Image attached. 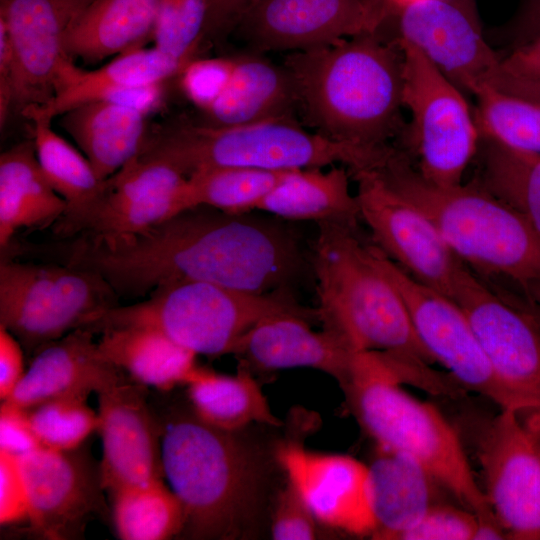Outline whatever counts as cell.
Wrapping results in <instances>:
<instances>
[{
  "mask_svg": "<svg viewBox=\"0 0 540 540\" xmlns=\"http://www.w3.org/2000/svg\"><path fill=\"white\" fill-rule=\"evenodd\" d=\"M254 212L188 208L114 246L80 239L68 264L98 273L126 297L182 280L258 294L289 288L305 264L301 237L287 220Z\"/></svg>",
  "mask_w": 540,
  "mask_h": 540,
  "instance_id": "obj_1",
  "label": "cell"
},
{
  "mask_svg": "<svg viewBox=\"0 0 540 540\" xmlns=\"http://www.w3.org/2000/svg\"><path fill=\"white\" fill-rule=\"evenodd\" d=\"M310 255L318 318L354 351L381 352L402 366L428 393L450 391L449 375L430 367L405 302L373 261L358 222H318Z\"/></svg>",
  "mask_w": 540,
  "mask_h": 540,
  "instance_id": "obj_2",
  "label": "cell"
},
{
  "mask_svg": "<svg viewBox=\"0 0 540 540\" xmlns=\"http://www.w3.org/2000/svg\"><path fill=\"white\" fill-rule=\"evenodd\" d=\"M297 112L329 138L371 150L403 138V50L375 32L289 53ZM400 140V141H401Z\"/></svg>",
  "mask_w": 540,
  "mask_h": 540,
  "instance_id": "obj_3",
  "label": "cell"
},
{
  "mask_svg": "<svg viewBox=\"0 0 540 540\" xmlns=\"http://www.w3.org/2000/svg\"><path fill=\"white\" fill-rule=\"evenodd\" d=\"M374 169L430 218L453 253L479 278L504 280L518 290L540 282V235L473 180L452 187L433 185L398 150Z\"/></svg>",
  "mask_w": 540,
  "mask_h": 540,
  "instance_id": "obj_4",
  "label": "cell"
},
{
  "mask_svg": "<svg viewBox=\"0 0 540 540\" xmlns=\"http://www.w3.org/2000/svg\"><path fill=\"white\" fill-rule=\"evenodd\" d=\"M164 477L182 504L183 532L194 539H234L251 521L262 472L236 432L189 413L159 421Z\"/></svg>",
  "mask_w": 540,
  "mask_h": 540,
  "instance_id": "obj_5",
  "label": "cell"
},
{
  "mask_svg": "<svg viewBox=\"0 0 540 540\" xmlns=\"http://www.w3.org/2000/svg\"><path fill=\"white\" fill-rule=\"evenodd\" d=\"M144 151L166 158L187 177L217 167L290 171L335 164L352 173L378 166L388 154L309 132L295 119L240 126L180 122L151 134Z\"/></svg>",
  "mask_w": 540,
  "mask_h": 540,
  "instance_id": "obj_6",
  "label": "cell"
},
{
  "mask_svg": "<svg viewBox=\"0 0 540 540\" xmlns=\"http://www.w3.org/2000/svg\"><path fill=\"white\" fill-rule=\"evenodd\" d=\"M400 384L388 373L369 371L354 375L342 389L378 448L414 459L479 523L499 524L455 428L434 405L414 398Z\"/></svg>",
  "mask_w": 540,
  "mask_h": 540,
  "instance_id": "obj_7",
  "label": "cell"
},
{
  "mask_svg": "<svg viewBox=\"0 0 540 540\" xmlns=\"http://www.w3.org/2000/svg\"><path fill=\"white\" fill-rule=\"evenodd\" d=\"M283 313L319 321L317 308L301 305L289 288L258 294L182 280L158 286L141 302L107 310L87 328L96 333L116 326H149L196 355L215 357L232 354L258 322Z\"/></svg>",
  "mask_w": 540,
  "mask_h": 540,
  "instance_id": "obj_8",
  "label": "cell"
},
{
  "mask_svg": "<svg viewBox=\"0 0 540 540\" xmlns=\"http://www.w3.org/2000/svg\"><path fill=\"white\" fill-rule=\"evenodd\" d=\"M119 296L98 273L68 264L2 260L0 325L30 353L88 327L118 305Z\"/></svg>",
  "mask_w": 540,
  "mask_h": 540,
  "instance_id": "obj_9",
  "label": "cell"
},
{
  "mask_svg": "<svg viewBox=\"0 0 540 540\" xmlns=\"http://www.w3.org/2000/svg\"><path fill=\"white\" fill-rule=\"evenodd\" d=\"M399 41L403 105L412 119L399 149L429 183L460 185L479 146L476 120L458 87L415 46Z\"/></svg>",
  "mask_w": 540,
  "mask_h": 540,
  "instance_id": "obj_10",
  "label": "cell"
},
{
  "mask_svg": "<svg viewBox=\"0 0 540 540\" xmlns=\"http://www.w3.org/2000/svg\"><path fill=\"white\" fill-rule=\"evenodd\" d=\"M187 178L166 158L144 151L104 180L85 207L63 214L54 230L98 245L120 244L181 212Z\"/></svg>",
  "mask_w": 540,
  "mask_h": 540,
  "instance_id": "obj_11",
  "label": "cell"
},
{
  "mask_svg": "<svg viewBox=\"0 0 540 540\" xmlns=\"http://www.w3.org/2000/svg\"><path fill=\"white\" fill-rule=\"evenodd\" d=\"M369 250L402 296L416 334L434 362L445 367L462 389L487 397L500 409L518 412L459 305L412 278L374 243L369 242Z\"/></svg>",
  "mask_w": 540,
  "mask_h": 540,
  "instance_id": "obj_12",
  "label": "cell"
},
{
  "mask_svg": "<svg viewBox=\"0 0 540 540\" xmlns=\"http://www.w3.org/2000/svg\"><path fill=\"white\" fill-rule=\"evenodd\" d=\"M451 299L465 313L519 414L540 411V328L464 264Z\"/></svg>",
  "mask_w": 540,
  "mask_h": 540,
  "instance_id": "obj_13",
  "label": "cell"
},
{
  "mask_svg": "<svg viewBox=\"0 0 540 540\" xmlns=\"http://www.w3.org/2000/svg\"><path fill=\"white\" fill-rule=\"evenodd\" d=\"M360 219L373 243L408 275L449 298L463 263L416 205L371 168L351 173Z\"/></svg>",
  "mask_w": 540,
  "mask_h": 540,
  "instance_id": "obj_14",
  "label": "cell"
},
{
  "mask_svg": "<svg viewBox=\"0 0 540 540\" xmlns=\"http://www.w3.org/2000/svg\"><path fill=\"white\" fill-rule=\"evenodd\" d=\"M385 17L371 0H256L232 34L251 53H291L376 32Z\"/></svg>",
  "mask_w": 540,
  "mask_h": 540,
  "instance_id": "obj_15",
  "label": "cell"
},
{
  "mask_svg": "<svg viewBox=\"0 0 540 540\" xmlns=\"http://www.w3.org/2000/svg\"><path fill=\"white\" fill-rule=\"evenodd\" d=\"M519 416L501 409L484 424L478 458L484 492L507 538L540 540V454Z\"/></svg>",
  "mask_w": 540,
  "mask_h": 540,
  "instance_id": "obj_16",
  "label": "cell"
},
{
  "mask_svg": "<svg viewBox=\"0 0 540 540\" xmlns=\"http://www.w3.org/2000/svg\"><path fill=\"white\" fill-rule=\"evenodd\" d=\"M401 39L457 87L475 96L494 84L502 58L484 38L471 0H427L398 8Z\"/></svg>",
  "mask_w": 540,
  "mask_h": 540,
  "instance_id": "obj_17",
  "label": "cell"
},
{
  "mask_svg": "<svg viewBox=\"0 0 540 540\" xmlns=\"http://www.w3.org/2000/svg\"><path fill=\"white\" fill-rule=\"evenodd\" d=\"M93 0H0L15 64L13 109L22 113L52 99L58 73L70 59L64 47L73 20Z\"/></svg>",
  "mask_w": 540,
  "mask_h": 540,
  "instance_id": "obj_18",
  "label": "cell"
},
{
  "mask_svg": "<svg viewBox=\"0 0 540 540\" xmlns=\"http://www.w3.org/2000/svg\"><path fill=\"white\" fill-rule=\"evenodd\" d=\"M145 386L127 374L98 397L102 440L101 484L110 494L164 478L159 421L149 408Z\"/></svg>",
  "mask_w": 540,
  "mask_h": 540,
  "instance_id": "obj_19",
  "label": "cell"
},
{
  "mask_svg": "<svg viewBox=\"0 0 540 540\" xmlns=\"http://www.w3.org/2000/svg\"><path fill=\"white\" fill-rule=\"evenodd\" d=\"M186 66L155 46L120 54L96 70H85L68 59L59 70L52 99L21 115L52 122L66 110L95 100L135 106L149 114L162 102L163 83Z\"/></svg>",
  "mask_w": 540,
  "mask_h": 540,
  "instance_id": "obj_20",
  "label": "cell"
},
{
  "mask_svg": "<svg viewBox=\"0 0 540 540\" xmlns=\"http://www.w3.org/2000/svg\"><path fill=\"white\" fill-rule=\"evenodd\" d=\"M39 447L18 458L29 501V521L48 539L76 538L105 507L99 465L79 452Z\"/></svg>",
  "mask_w": 540,
  "mask_h": 540,
  "instance_id": "obj_21",
  "label": "cell"
},
{
  "mask_svg": "<svg viewBox=\"0 0 540 540\" xmlns=\"http://www.w3.org/2000/svg\"><path fill=\"white\" fill-rule=\"evenodd\" d=\"M277 460L308 507L321 522L359 536H372L368 465L339 454H323L287 443Z\"/></svg>",
  "mask_w": 540,
  "mask_h": 540,
  "instance_id": "obj_22",
  "label": "cell"
},
{
  "mask_svg": "<svg viewBox=\"0 0 540 540\" xmlns=\"http://www.w3.org/2000/svg\"><path fill=\"white\" fill-rule=\"evenodd\" d=\"M296 314L269 316L237 343L234 354L250 370L313 368L335 378L341 387L350 379L356 353L341 337Z\"/></svg>",
  "mask_w": 540,
  "mask_h": 540,
  "instance_id": "obj_23",
  "label": "cell"
},
{
  "mask_svg": "<svg viewBox=\"0 0 540 540\" xmlns=\"http://www.w3.org/2000/svg\"><path fill=\"white\" fill-rule=\"evenodd\" d=\"M124 375L102 356L94 332L81 327L37 351L17 387L2 402L28 410L58 398L87 399Z\"/></svg>",
  "mask_w": 540,
  "mask_h": 540,
  "instance_id": "obj_24",
  "label": "cell"
},
{
  "mask_svg": "<svg viewBox=\"0 0 540 540\" xmlns=\"http://www.w3.org/2000/svg\"><path fill=\"white\" fill-rule=\"evenodd\" d=\"M147 116L135 106L95 100L66 110L58 116V124L104 181L146 148L151 135Z\"/></svg>",
  "mask_w": 540,
  "mask_h": 540,
  "instance_id": "obj_25",
  "label": "cell"
},
{
  "mask_svg": "<svg viewBox=\"0 0 540 540\" xmlns=\"http://www.w3.org/2000/svg\"><path fill=\"white\" fill-rule=\"evenodd\" d=\"M201 111L202 124L240 126L294 119L297 106L293 84L285 67L251 53L232 59L226 87Z\"/></svg>",
  "mask_w": 540,
  "mask_h": 540,
  "instance_id": "obj_26",
  "label": "cell"
},
{
  "mask_svg": "<svg viewBox=\"0 0 540 540\" xmlns=\"http://www.w3.org/2000/svg\"><path fill=\"white\" fill-rule=\"evenodd\" d=\"M368 470L373 539L397 540L433 505L442 502L439 491L444 489L402 453L379 448Z\"/></svg>",
  "mask_w": 540,
  "mask_h": 540,
  "instance_id": "obj_27",
  "label": "cell"
},
{
  "mask_svg": "<svg viewBox=\"0 0 540 540\" xmlns=\"http://www.w3.org/2000/svg\"><path fill=\"white\" fill-rule=\"evenodd\" d=\"M159 0H93L71 23L65 52L96 63L153 39Z\"/></svg>",
  "mask_w": 540,
  "mask_h": 540,
  "instance_id": "obj_28",
  "label": "cell"
},
{
  "mask_svg": "<svg viewBox=\"0 0 540 540\" xmlns=\"http://www.w3.org/2000/svg\"><path fill=\"white\" fill-rule=\"evenodd\" d=\"M100 333L102 356L145 387L167 392L187 385L199 367L194 352L155 328L125 325Z\"/></svg>",
  "mask_w": 540,
  "mask_h": 540,
  "instance_id": "obj_29",
  "label": "cell"
},
{
  "mask_svg": "<svg viewBox=\"0 0 540 540\" xmlns=\"http://www.w3.org/2000/svg\"><path fill=\"white\" fill-rule=\"evenodd\" d=\"M66 201L52 188L38 163L32 139L0 155V247L22 228L55 223Z\"/></svg>",
  "mask_w": 540,
  "mask_h": 540,
  "instance_id": "obj_30",
  "label": "cell"
},
{
  "mask_svg": "<svg viewBox=\"0 0 540 540\" xmlns=\"http://www.w3.org/2000/svg\"><path fill=\"white\" fill-rule=\"evenodd\" d=\"M349 169L308 168L290 171L259 205V212L287 221L359 222L356 194L350 189Z\"/></svg>",
  "mask_w": 540,
  "mask_h": 540,
  "instance_id": "obj_31",
  "label": "cell"
},
{
  "mask_svg": "<svg viewBox=\"0 0 540 540\" xmlns=\"http://www.w3.org/2000/svg\"><path fill=\"white\" fill-rule=\"evenodd\" d=\"M192 412L218 429L237 432L250 423L279 427L268 400L251 370L239 364L235 375L198 367L186 385Z\"/></svg>",
  "mask_w": 540,
  "mask_h": 540,
  "instance_id": "obj_32",
  "label": "cell"
},
{
  "mask_svg": "<svg viewBox=\"0 0 540 540\" xmlns=\"http://www.w3.org/2000/svg\"><path fill=\"white\" fill-rule=\"evenodd\" d=\"M472 179L520 214L540 235V153L517 149L480 134Z\"/></svg>",
  "mask_w": 540,
  "mask_h": 540,
  "instance_id": "obj_33",
  "label": "cell"
},
{
  "mask_svg": "<svg viewBox=\"0 0 540 540\" xmlns=\"http://www.w3.org/2000/svg\"><path fill=\"white\" fill-rule=\"evenodd\" d=\"M292 171V170H290ZM290 171L217 167L190 174L182 193V211L207 206L232 214L257 211Z\"/></svg>",
  "mask_w": 540,
  "mask_h": 540,
  "instance_id": "obj_34",
  "label": "cell"
},
{
  "mask_svg": "<svg viewBox=\"0 0 540 540\" xmlns=\"http://www.w3.org/2000/svg\"><path fill=\"white\" fill-rule=\"evenodd\" d=\"M112 518L123 540H166L183 532L181 502L162 480L111 494Z\"/></svg>",
  "mask_w": 540,
  "mask_h": 540,
  "instance_id": "obj_35",
  "label": "cell"
},
{
  "mask_svg": "<svg viewBox=\"0 0 540 540\" xmlns=\"http://www.w3.org/2000/svg\"><path fill=\"white\" fill-rule=\"evenodd\" d=\"M29 121L41 170L67 203L64 214L82 209L97 196L104 181L99 180L86 156L52 129L51 121Z\"/></svg>",
  "mask_w": 540,
  "mask_h": 540,
  "instance_id": "obj_36",
  "label": "cell"
},
{
  "mask_svg": "<svg viewBox=\"0 0 540 540\" xmlns=\"http://www.w3.org/2000/svg\"><path fill=\"white\" fill-rule=\"evenodd\" d=\"M476 123L481 135L505 145L540 153V108L521 98L488 88L476 95Z\"/></svg>",
  "mask_w": 540,
  "mask_h": 540,
  "instance_id": "obj_37",
  "label": "cell"
},
{
  "mask_svg": "<svg viewBox=\"0 0 540 540\" xmlns=\"http://www.w3.org/2000/svg\"><path fill=\"white\" fill-rule=\"evenodd\" d=\"M86 400L58 398L27 410L33 432L42 447L75 450L97 430L98 413L87 405Z\"/></svg>",
  "mask_w": 540,
  "mask_h": 540,
  "instance_id": "obj_38",
  "label": "cell"
},
{
  "mask_svg": "<svg viewBox=\"0 0 540 540\" xmlns=\"http://www.w3.org/2000/svg\"><path fill=\"white\" fill-rule=\"evenodd\" d=\"M206 16L207 0H159L154 46L188 64L202 41Z\"/></svg>",
  "mask_w": 540,
  "mask_h": 540,
  "instance_id": "obj_39",
  "label": "cell"
},
{
  "mask_svg": "<svg viewBox=\"0 0 540 540\" xmlns=\"http://www.w3.org/2000/svg\"><path fill=\"white\" fill-rule=\"evenodd\" d=\"M477 516L466 508L443 502L433 505L397 540H473Z\"/></svg>",
  "mask_w": 540,
  "mask_h": 540,
  "instance_id": "obj_40",
  "label": "cell"
},
{
  "mask_svg": "<svg viewBox=\"0 0 540 540\" xmlns=\"http://www.w3.org/2000/svg\"><path fill=\"white\" fill-rule=\"evenodd\" d=\"M316 517L307 503L288 481L279 492L271 523L275 540H311L316 538Z\"/></svg>",
  "mask_w": 540,
  "mask_h": 540,
  "instance_id": "obj_41",
  "label": "cell"
},
{
  "mask_svg": "<svg viewBox=\"0 0 540 540\" xmlns=\"http://www.w3.org/2000/svg\"><path fill=\"white\" fill-rule=\"evenodd\" d=\"M232 70V59L190 61L182 70V87L188 98L201 110L226 87Z\"/></svg>",
  "mask_w": 540,
  "mask_h": 540,
  "instance_id": "obj_42",
  "label": "cell"
},
{
  "mask_svg": "<svg viewBox=\"0 0 540 540\" xmlns=\"http://www.w3.org/2000/svg\"><path fill=\"white\" fill-rule=\"evenodd\" d=\"M24 519L29 520V501L18 458L0 451V523Z\"/></svg>",
  "mask_w": 540,
  "mask_h": 540,
  "instance_id": "obj_43",
  "label": "cell"
},
{
  "mask_svg": "<svg viewBox=\"0 0 540 540\" xmlns=\"http://www.w3.org/2000/svg\"><path fill=\"white\" fill-rule=\"evenodd\" d=\"M41 447L25 409L2 402L0 408V451L21 457Z\"/></svg>",
  "mask_w": 540,
  "mask_h": 540,
  "instance_id": "obj_44",
  "label": "cell"
},
{
  "mask_svg": "<svg viewBox=\"0 0 540 540\" xmlns=\"http://www.w3.org/2000/svg\"><path fill=\"white\" fill-rule=\"evenodd\" d=\"M256 0H207L202 41L222 40L232 34L244 13Z\"/></svg>",
  "mask_w": 540,
  "mask_h": 540,
  "instance_id": "obj_45",
  "label": "cell"
},
{
  "mask_svg": "<svg viewBox=\"0 0 540 540\" xmlns=\"http://www.w3.org/2000/svg\"><path fill=\"white\" fill-rule=\"evenodd\" d=\"M21 343L0 325V399L5 401L22 379L24 354Z\"/></svg>",
  "mask_w": 540,
  "mask_h": 540,
  "instance_id": "obj_46",
  "label": "cell"
},
{
  "mask_svg": "<svg viewBox=\"0 0 540 540\" xmlns=\"http://www.w3.org/2000/svg\"><path fill=\"white\" fill-rule=\"evenodd\" d=\"M15 64L7 31L0 22V126L6 124L15 97Z\"/></svg>",
  "mask_w": 540,
  "mask_h": 540,
  "instance_id": "obj_47",
  "label": "cell"
},
{
  "mask_svg": "<svg viewBox=\"0 0 540 540\" xmlns=\"http://www.w3.org/2000/svg\"><path fill=\"white\" fill-rule=\"evenodd\" d=\"M505 31L512 49L540 39V0H528Z\"/></svg>",
  "mask_w": 540,
  "mask_h": 540,
  "instance_id": "obj_48",
  "label": "cell"
},
{
  "mask_svg": "<svg viewBox=\"0 0 540 540\" xmlns=\"http://www.w3.org/2000/svg\"><path fill=\"white\" fill-rule=\"evenodd\" d=\"M501 66L509 74L540 79V39L512 49Z\"/></svg>",
  "mask_w": 540,
  "mask_h": 540,
  "instance_id": "obj_49",
  "label": "cell"
},
{
  "mask_svg": "<svg viewBox=\"0 0 540 540\" xmlns=\"http://www.w3.org/2000/svg\"><path fill=\"white\" fill-rule=\"evenodd\" d=\"M494 89L521 98L540 108V79L515 76L505 72L501 66Z\"/></svg>",
  "mask_w": 540,
  "mask_h": 540,
  "instance_id": "obj_50",
  "label": "cell"
},
{
  "mask_svg": "<svg viewBox=\"0 0 540 540\" xmlns=\"http://www.w3.org/2000/svg\"><path fill=\"white\" fill-rule=\"evenodd\" d=\"M499 293L526 312L540 328V282L531 283L523 292L512 288H501Z\"/></svg>",
  "mask_w": 540,
  "mask_h": 540,
  "instance_id": "obj_51",
  "label": "cell"
},
{
  "mask_svg": "<svg viewBox=\"0 0 540 540\" xmlns=\"http://www.w3.org/2000/svg\"><path fill=\"white\" fill-rule=\"evenodd\" d=\"M530 417L526 421L525 425L528 427L529 430L532 432H535L537 434H540V411L533 412L528 414Z\"/></svg>",
  "mask_w": 540,
  "mask_h": 540,
  "instance_id": "obj_52",
  "label": "cell"
},
{
  "mask_svg": "<svg viewBox=\"0 0 540 540\" xmlns=\"http://www.w3.org/2000/svg\"><path fill=\"white\" fill-rule=\"evenodd\" d=\"M390 1L394 5H396L398 8H401V7L410 5V4H414V3H418V2H422V1H427V0H390Z\"/></svg>",
  "mask_w": 540,
  "mask_h": 540,
  "instance_id": "obj_53",
  "label": "cell"
},
{
  "mask_svg": "<svg viewBox=\"0 0 540 540\" xmlns=\"http://www.w3.org/2000/svg\"><path fill=\"white\" fill-rule=\"evenodd\" d=\"M531 433L533 434V436L535 438V442H536V445H537V448H538V451H539V454H540V434H537V433L532 432V431H531Z\"/></svg>",
  "mask_w": 540,
  "mask_h": 540,
  "instance_id": "obj_54",
  "label": "cell"
}]
</instances>
